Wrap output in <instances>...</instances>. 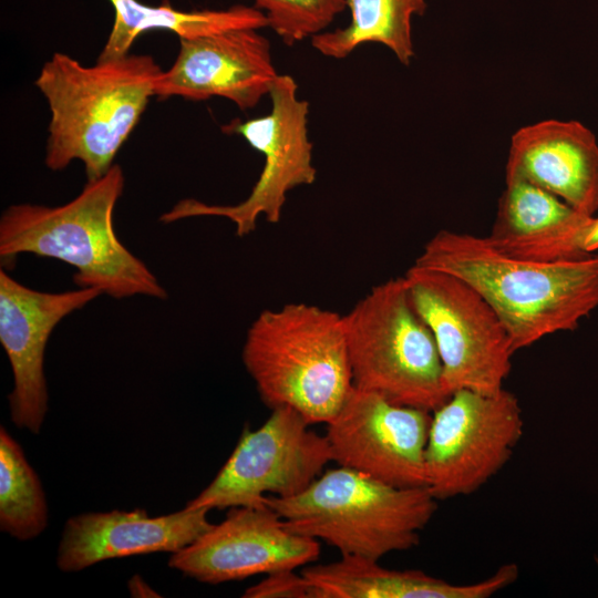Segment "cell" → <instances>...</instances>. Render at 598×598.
Instances as JSON below:
<instances>
[{
	"label": "cell",
	"instance_id": "5b68a950",
	"mask_svg": "<svg viewBox=\"0 0 598 598\" xmlns=\"http://www.w3.org/2000/svg\"><path fill=\"white\" fill-rule=\"evenodd\" d=\"M437 502L426 486L398 487L339 466L301 493L267 496L265 504L296 534L323 540L341 555L380 560L419 545Z\"/></svg>",
	"mask_w": 598,
	"mask_h": 598
},
{
	"label": "cell",
	"instance_id": "5bb4252c",
	"mask_svg": "<svg viewBox=\"0 0 598 598\" xmlns=\"http://www.w3.org/2000/svg\"><path fill=\"white\" fill-rule=\"evenodd\" d=\"M278 75L269 40L257 29H236L179 39L176 60L157 76L154 95L192 101L220 96L247 111L269 94Z\"/></svg>",
	"mask_w": 598,
	"mask_h": 598
},
{
	"label": "cell",
	"instance_id": "ffe728a7",
	"mask_svg": "<svg viewBox=\"0 0 598 598\" xmlns=\"http://www.w3.org/2000/svg\"><path fill=\"white\" fill-rule=\"evenodd\" d=\"M350 22L347 27L324 31L311 38L320 54L344 59L364 43L386 47L403 64L414 56L412 18L422 16L425 0H347Z\"/></svg>",
	"mask_w": 598,
	"mask_h": 598
},
{
	"label": "cell",
	"instance_id": "603a6c76",
	"mask_svg": "<svg viewBox=\"0 0 598 598\" xmlns=\"http://www.w3.org/2000/svg\"><path fill=\"white\" fill-rule=\"evenodd\" d=\"M296 569L266 575L257 585L245 590V598H321L319 589Z\"/></svg>",
	"mask_w": 598,
	"mask_h": 598
},
{
	"label": "cell",
	"instance_id": "e0dca14e",
	"mask_svg": "<svg viewBox=\"0 0 598 598\" xmlns=\"http://www.w3.org/2000/svg\"><path fill=\"white\" fill-rule=\"evenodd\" d=\"M301 573L319 589L321 598H488L515 580L507 566L484 580L457 585L420 570L388 569L379 560L348 555L305 567Z\"/></svg>",
	"mask_w": 598,
	"mask_h": 598
},
{
	"label": "cell",
	"instance_id": "6da1fadb",
	"mask_svg": "<svg viewBox=\"0 0 598 598\" xmlns=\"http://www.w3.org/2000/svg\"><path fill=\"white\" fill-rule=\"evenodd\" d=\"M415 265L454 275L498 315L514 351L578 328L598 307V252L571 260H535L506 254L488 238L442 229Z\"/></svg>",
	"mask_w": 598,
	"mask_h": 598
},
{
	"label": "cell",
	"instance_id": "30bf717a",
	"mask_svg": "<svg viewBox=\"0 0 598 598\" xmlns=\"http://www.w3.org/2000/svg\"><path fill=\"white\" fill-rule=\"evenodd\" d=\"M310 425L289 406L271 409L262 425L244 430L214 480L185 507L260 506L267 496L286 498L301 493L331 461L326 435Z\"/></svg>",
	"mask_w": 598,
	"mask_h": 598
},
{
	"label": "cell",
	"instance_id": "ba28073f",
	"mask_svg": "<svg viewBox=\"0 0 598 598\" xmlns=\"http://www.w3.org/2000/svg\"><path fill=\"white\" fill-rule=\"evenodd\" d=\"M268 96L271 109L267 115L245 122L234 120L223 126L225 133L240 135L265 159L246 199L235 205L182 199L161 216L163 223L189 217H224L235 225L237 236L245 237L256 229L260 216L269 223H278L287 194L315 183L317 169L308 134L309 103L298 97V84L289 74L277 76Z\"/></svg>",
	"mask_w": 598,
	"mask_h": 598
},
{
	"label": "cell",
	"instance_id": "9c48e42d",
	"mask_svg": "<svg viewBox=\"0 0 598 598\" xmlns=\"http://www.w3.org/2000/svg\"><path fill=\"white\" fill-rule=\"evenodd\" d=\"M517 396L462 389L432 412L425 447L427 488L437 501L478 491L511 460L524 434Z\"/></svg>",
	"mask_w": 598,
	"mask_h": 598
},
{
	"label": "cell",
	"instance_id": "9a60e30c",
	"mask_svg": "<svg viewBox=\"0 0 598 598\" xmlns=\"http://www.w3.org/2000/svg\"><path fill=\"white\" fill-rule=\"evenodd\" d=\"M209 511L184 507L157 517L141 508L74 515L64 524L56 566L74 573L107 559L176 553L213 526L207 518Z\"/></svg>",
	"mask_w": 598,
	"mask_h": 598
},
{
	"label": "cell",
	"instance_id": "277c9868",
	"mask_svg": "<svg viewBox=\"0 0 598 598\" xmlns=\"http://www.w3.org/2000/svg\"><path fill=\"white\" fill-rule=\"evenodd\" d=\"M241 359L268 408L289 406L309 424H327L353 386L343 316L316 305L262 310Z\"/></svg>",
	"mask_w": 598,
	"mask_h": 598
},
{
	"label": "cell",
	"instance_id": "8fae6325",
	"mask_svg": "<svg viewBox=\"0 0 598 598\" xmlns=\"http://www.w3.org/2000/svg\"><path fill=\"white\" fill-rule=\"evenodd\" d=\"M431 420L427 410L396 404L352 386L327 423L331 461L393 486H426Z\"/></svg>",
	"mask_w": 598,
	"mask_h": 598
},
{
	"label": "cell",
	"instance_id": "3957f363",
	"mask_svg": "<svg viewBox=\"0 0 598 598\" xmlns=\"http://www.w3.org/2000/svg\"><path fill=\"white\" fill-rule=\"evenodd\" d=\"M124 174L114 164L102 177L87 181L66 204L9 206L0 217V257L31 254L63 261L75 269L74 283L114 299L134 296L165 299L156 276L118 239L113 224Z\"/></svg>",
	"mask_w": 598,
	"mask_h": 598
},
{
	"label": "cell",
	"instance_id": "ac0fdd59",
	"mask_svg": "<svg viewBox=\"0 0 598 598\" xmlns=\"http://www.w3.org/2000/svg\"><path fill=\"white\" fill-rule=\"evenodd\" d=\"M115 18L97 60L128 54L135 39L150 30H167L179 39H190L236 29L268 27L266 14L255 8L234 6L226 10L179 11L165 3L151 7L137 0H109Z\"/></svg>",
	"mask_w": 598,
	"mask_h": 598
},
{
	"label": "cell",
	"instance_id": "7a4b0ae2",
	"mask_svg": "<svg viewBox=\"0 0 598 598\" xmlns=\"http://www.w3.org/2000/svg\"><path fill=\"white\" fill-rule=\"evenodd\" d=\"M163 70L151 55L126 54L83 65L56 52L35 80L51 117L45 165L61 171L78 159L87 181L102 177L137 125Z\"/></svg>",
	"mask_w": 598,
	"mask_h": 598
},
{
	"label": "cell",
	"instance_id": "4fadbf2b",
	"mask_svg": "<svg viewBox=\"0 0 598 598\" xmlns=\"http://www.w3.org/2000/svg\"><path fill=\"white\" fill-rule=\"evenodd\" d=\"M102 293L93 288L48 292L29 288L0 270V342L8 357L13 386L10 419L38 434L48 412L44 353L53 329Z\"/></svg>",
	"mask_w": 598,
	"mask_h": 598
},
{
	"label": "cell",
	"instance_id": "8992f818",
	"mask_svg": "<svg viewBox=\"0 0 598 598\" xmlns=\"http://www.w3.org/2000/svg\"><path fill=\"white\" fill-rule=\"evenodd\" d=\"M343 324L354 388L430 412L447 400L435 340L403 276L373 287Z\"/></svg>",
	"mask_w": 598,
	"mask_h": 598
},
{
	"label": "cell",
	"instance_id": "52a82bcc",
	"mask_svg": "<svg viewBox=\"0 0 598 598\" xmlns=\"http://www.w3.org/2000/svg\"><path fill=\"white\" fill-rule=\"evenodd\" d=\"M403 278L435 340L446 394L462 389L502 390L515 351L504 323L483 296L454 275L415 264Z\"/></svg>",
	"mask_w": 598,
	"mask_h": 598
},
{
	"label": "cell",
	"instance_id": "d6986e66",
	"mask_svg": "<svg viewBox=\"0 0 598 598\" xmlns=\"http://www.w3.org/2000/svg\"><path fill=\"white\" fill-rule=\"evenodd\" d=\"M505 189L486 236L497 245H533L559 240L587 218L556 195L514 174H505Z\"/></svg>",
	"mask_w": 598,
	"mask_h": 598
},
{
	"label": "cell",
	"instance_id": "2e32d148",
	"mask_svg": "<svg viewBox=\"0 0 598 598\" xmlns=\"http://www.w3.org/2000/svg\"><path fill=\"white\" fill-rule=\"evenodd\" d=\"M505 174L523 177L586 216L598 210V142L578 121L544 120L518 128Z\"/></svg>",
	"mask_w": 598,
	"mask_h": 598
},
{
	"label": "cell",
	"instance_id": "7402d4cb",
	"mask_svg": "<svg viewBox=\"0 0 598 598\" xmlns=\"http://www.w3.org/2000/svg\"><path fill=\"white\" fill-rule=\"evenodd\" d=\"M275 33L293 45L326 31L347 7V0H254Z\"/></svg>",
	"mask_w": 598,
	"mask_h": 598
},
{
	"label": "cell",
	"instance_id": "44dd1931",
	"mask_svg": "<svg viewBox=\"0 0 598 598\" xmlns=\"http://www.w3.org/2000/svg\"><path fill=\"white\" fill-rule=\"evenodd\" d=\"M48 503L39 476L20 444L0 427V529L31 540L47 527Z\"/></svg>",
	"mask_w": 598,
	"mask_h": 598
},
{
	"label": "cell",
	"instance_id": "7c38bea8",
	"mask_svg": "<svg viewBox=\"0 0 598 598\" xmlns=\"http://www.w3.org/2000/svg\"><path fill=\"white\" fill-rule=\"evenodd\" d=\"M320 555L319 540L289 530L267 504L233 507L168 566L197 581L218 585L255 575L297 569Z\"/></svg>",
	"mask_w": 598,
	"mask_h": 598
}]
</instances>
